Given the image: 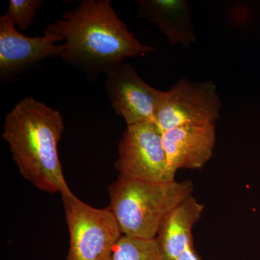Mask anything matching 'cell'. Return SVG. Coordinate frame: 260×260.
I'll return each mask as SVG.
<instances>
[{
  "mask_svg": "<svg viewBox=\"0 0 260 260\" xmlns=\"http://www.w3.org/2000/svg\"><path fill=\"white\" fill-rule=\"evenodd\" d=\"M45 30L65 41L59 57L90 77L105 75L126 58L155 51L130 31L109 0H83Z\"/></svg>",
  "mask_w": 260,
  "mask_h": 260,
  "instance_id": "1",
  "label": "cell"
},
{
  "mask_svg": "<svg viewBox=\"0 0 260 260\" xmlns=\"http://www.w3.org/2000/svg\"><path fill=\"white\" fill-rule=\"evenodd\" d=\"M64 129L59 111L25 97L5 116L2 134L23 179L39 190L61 197L73 194L58 155Z\"/></svg>",
  "mask_w": 260,
  "mask_h": 260,
  "instance_id": "2",
  "label": "cell"
},
{
  "mask_svg": "<svg viewBox=\"0 0 260 260\" xmlns=\"http://www.w3.org/2000/svg\"><path fill=\"white\" fill-rule=\"evenodd\" d=\"M193 191L189 180L152 182L119 176L108 188L109 208L123 235L153 239L166 215Z\"/></svg>",
  "mask_w": 260,
  "mask_h": 260,
  "instance_id": "3",
  "label": "cell"
},
{
  "mask_svg": "<svg viewBox=\"0 0 260 260\" xmlns=\"http://www.w3.org/2000/svg\"><path fill=\"white\" fill-rule=\"evenodd\" d=\"M61 198L70 234L65 260H112L123 234L110 208H93L74 194Z\"/></svg>",
  "mask_w": 260,
  "mask_h": 260,
  "instance_id": "4",
  "label": "cell"
},
{
  "mask_svg": "<svg viewBox=\"0 0 260 260\" xmlns=\"http://www.w3.org/2000/svg\"><path fill=\"white\" fill-rule=\"evenodd\" d=\"M222 104L212 81L193 82L181 78L159 102L155 123L160 131L186 125L215 124Z\"/></svg>",
  "mask_w": 260,
  "mask_h": 260,
  "instance_id": "5",
  "label": "cell"
},
{
  "mask_svg": "<svg viewBox=\"0 0 260 260\" xmlns=\"http://www.w3.org/2000/svg\"><path fill=\"white\" fill-rule=\"evenodd\" d=\"M118 154L115 169L120 177L152 182L175 180L168 166L162 132L154 121L126 126Z\"/></svg>",
  "mask_w": 260,
  "mask_h": 260,
  "instance_id": "6",
  "label": "cell"
},
{
  "mask_svg": "<svg viewBox=\"0 0 260 260\" xmlns=\"http://www.w3.org/2000/svg\"><path fill=\"white\" fill-rule=\"evenodd\" d=\"M105 87L112 108L126 126L154 121L164 91L145 83L136 70L122 61L106 73Z\"/></svg>",
  "mask_w": 260,
  "mask_h": 260,
  "instance_id": "7",
  "label": "cell"
},
{
  "mask_svg": "<svg viewBox=\"0 0 260 260\" xmlns=\"http://www.w3.org/2000/svg\"><path fill=\"white\" fill-rule=\"evenodd\" d=\"M56 34L44 30L42 37L24 36L5 13L0 17V79L8 80L44 59L60 56L62 42Z\"/></svg>",
  "mask_w": 260,
  "mask_h": 260,
  "instance_id": "8",
  "label": "cell"
},
{
  "mask_svg": "<svg viewBox=\"0 0 260 260\" xmlns=\"http://www.w3.org/2000/svg\"><path fill=\"white\" fill-rule=\"evenodd\" d=\"M168 166L174 174L180 169H200L213 155L215 124L186 125L162 132Z\"/></svg>",
  "mask_w": 260,
  "mask_h": 260,
  "instance_id": "9",
  "label": "cell"
},
{
  "mask_svg": "<svg viewBox=\"0 0 260 260\" xmlns=\"http://www.w3.org/2000/svg\"><path fill=\"white\" fill-rule=\"evenodd\" d=\"M137 17L155 25L172 45L189 48L196 42L190 9L185 0H139Z\"/></svg>",
  "mask_w": 260,
  "mask_h": 260,
  "instance_id": "10",
  "label": "cell"
},
{
  "mask_svg": "<svg viewBox=\"0 0 260 260\" xmlns=\"http://www.w3.org/2000/svg\"><path fill=\"white\" fill-rule=\"evenodd\" d=\"M204 208L191 195L166 215L155 239L164 259L175 260L186 249L194 247L192 229Z\"/></svg>",
  "mask_w": 260,
  "mask_h": 260,
  "instance_id": "11",
  "label": "cell"
},
{
  "mask_svg": "<svg viewBox=\"0 0 260 260\" xmlns=\"http://www.w3.org/2000/svg\"><path fill=\"white\" fill-rule=\"evenodd\" d=\"M112 260H165L155 239L123 235L116 244Z\"/></svg>",
  "mask_w": 260,
  "mask_h": 260,
  "instance_id": "12",
  "label": "cell"
},
{
  "mask_svg": "<svg viewBox=\"0 0 260 260\" xmlns=\"http://www.w3.org/2000/svg\"><path fill=\"white\" fill-rule=\"evenodd\" d=\"M44 3L43 0H10L6 14L15 26L25 30L30 28Z\"/></svg>",
  "mask_w": 260,
  "mask_h": 260,
  "instance_id": "13",
  "label": "cell"
},
{
  "mask_svg": "<svg viewBox=\"0 0 260 260\" xmlns=\"http://www.w3.org/2000/svg\"><path fill=\"white\" fill-rule=\"evenodd\" d=\"M175 260H202L198 255L194 247L189 248Z\"/></svg>",
  "mask_w": 260,
  "mask_h": 260,
  "instance_id": "14",
  "label": "cell"
}]
</instances>
